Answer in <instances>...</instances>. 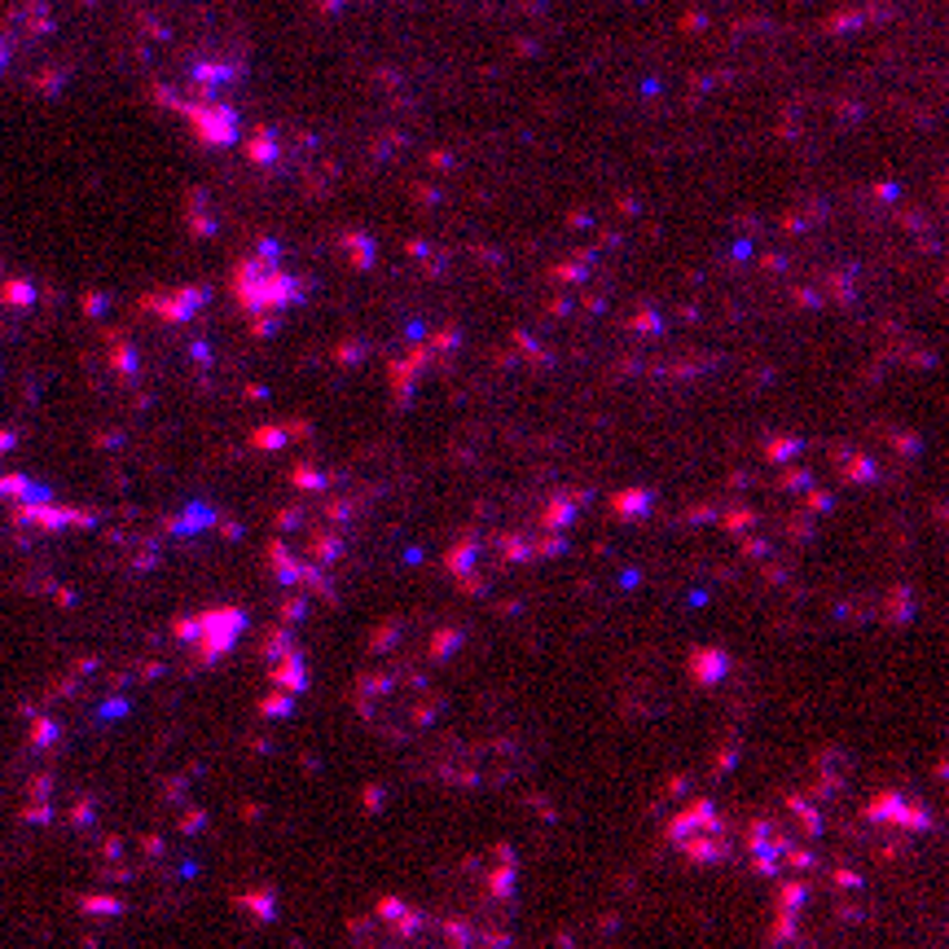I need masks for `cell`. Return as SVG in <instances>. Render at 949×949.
Listing matches in <instances>:
<instances>
[{
	"label": "cell",
	"instance_id": "cell-1",
	"mask_svg": "<svg viewBox=\"0 0 949 949\" xmlns=\"http://www.w3.org/2000/svg\"><path fill=\"white\" fill-rule=\"evenodd\" d=\"M348 541V510L335 497H299L282 506L268 537V563L290 585H317L330 576Z\"/></svg>",
	"mask_w": 949,
	"mask_h": 949
},
{
	"label": "cell",
	"instance_id": "cell-6",
	"mask_svg": "<svg viewBox=\"0 0 949 949\" xmlns=\"http://www.w3.org/2000/svg\"><path fill=\"white\" fill-rule=\"evenodd\" d=\"M506 563H514L506 554V545L492 537V532H474V537H462L453 550H449V572L462 590H483Z\"/></svg>",
	"mask_w": 949,
	"mask_h": 949
},
{
	"label": "cell",
	"instance_id": "cell-7",
	"mask_svg": "<svg viewBox=\"0 0 949 949\" xmlns=\"http://www.w3.org/2000/svg\"><path fill=\"white\" fill-rule=\"evenodd\" d=\"M264 673H268V682L277 686V704H290V700L299 695V686H304V660H299V651H295L290 642H273V646H268Z\"/></svg>",
	"mask_w": 949,
	"mask_h": 949
},
{
	"label": "cell",
	"instance_id": "cell-4",
	"mask_svg": "<svg viewBox=\"0 0 949 949\" xmlns=\"http://www.w3.org/2000/svg\"><path fill=\"white\" fill-rule=\"evenodd\" d=\"M242 629H246L242 611H234V606H207V611L181 615L172 624V637H176L181 655L190 660V669H212V664H221L234 651Z\"/></svg>",
	"mask_w": 949,
	"mask_h": 949
},
{
	"label": "cell",
	"instance_id": "cell-5",
	"mask_svg": "<svg viewBox=\"0 0 949 949\" xmlns=\"http://www.w3.org/2000/svg\"><path fill=\"white\" fill-rule=\"evenodd\" d=\"M669 839L691 861H721L729 853V827H725V818L712 809L708 800H695L691 809H682L669 823Z\"/></svg>",
	"mask_w": 949,
	"mask_h": 949
},
{
	"label": "cell",
	"instance_id": "cell-3",
	"mask_svg": "<svg viewBox=\"0 0 949 949\" xmlns=\"http://www.w3.org/2000/svg\"><path fill=\"white\" fill-rule=\"evenodd\" d=\"M814 839H818V814L800 796H787L783 805H774L769 814H761L752 823L747 848H752V857H756L761 870L783 875V870L805 866Z\"/></svg>",
	"mask_w": 949,
	"mask_h": 949
},
{
	"label": "cell",
	"instance_id": "cell-2",
	"mask_svg": "<svg viewBox=\"0 0 949 949\" xmlns=\"http://www.w3.org/2000/svg\"><path fill=\"white\" fill-rule=\"evenodd\" d=\"M353 704L374 734H382V738H414V734H422L436 721L440 695H436L427 669L378 664V669H369L356 682Z\"/></svg>",
	"mask_w": 949,
	"mask_h": 949
}]
</instances>
